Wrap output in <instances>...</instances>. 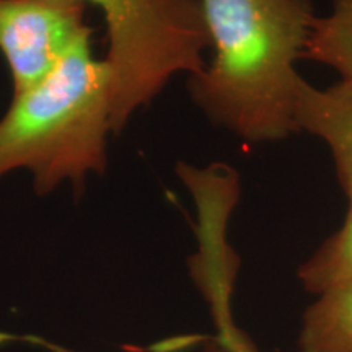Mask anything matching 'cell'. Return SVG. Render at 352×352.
I'll use <instances>...</instances> for the list:
<instances>
[{
	"instance_id": "obj_1",
	"label": "cell",
	"mask_w": 352,
	"mask_h": 352,
	"mask_svg": "<svg viewBox=\"0 0 352 352\" xmlns=\"http://www.w3.org/2000/svg\"><path fill=\"white\" fill-rule=\"evenodd\" d=\"M214 56L188 90L196 107L246 144L298 132L297 91L316 20L311 0H201Z\"/></svg>"
},
{
	"instance_id": "obj_2",
	"label": "cell",
	"mask_w": 352,
	"mask_h": 352,
	"mask_svg": "<svg viewBox=\"0 0 352 352\" xmlns=\"http://www.w3.org/2000/svg\"><path fill=\"white\" fill-rule=\"evenodd\" d=\"M111 134V69L91 52V34L72 46L41 83L12 98L0 120V178L25 168L38 195L72 183L82 192L103 175Z\"/></svg>"
},
{
	"instance_id": "obj_3",
	"label": "cell",
	"mask_w": 352,
	"mask_h": 352,
	"mask_svg": "<svg viewBox=\"0 0 352 352\" xmlns=\"http://www.w3.org/2000/svg\"><path fill=\"white\" fill-rule=\"evenodd\" d=\"M103 13L111 69V134L178 74L204 69L210 34L201 0H82Z\"/></svg>"
},
{
	"instance_id": "obj_4",
	"label": "cell",
	"mask_w": 352,
	"mask_h": 352,
	"mask_svg": "<svg viewBox=\"0 0 352 352\" xmlns=\"http://www.w3.org/2000/svg\"><path fill=\"white\" fill-rule=\"evenodd\" d=\"M82 0H0V51L12 77V98L41 83L83 36Z\"/></svg>"
},
{
	"instance_id": "obj_5",
	"label": "cell",
	"mask_w": 352,
	"mask_h": 352,
	"mask_svg": "<svg viewBox=\"0 0 352 352\" xmlns=\"http://www.w3.org/2000/svg\"><path fill=\"white\" fill-rule=\"evenodd\" d=\"M298 131L316 135L331 151L338 182L352 197V82L316 88L303 78L297 91Z\"/></svg>"
},
{
	"instance_id": "obj_6",
	"label": "cell",
	"mask_w": 352,
	"mask_h": 352,
	"mask_svg": "<svg viewBox=\"0 0 352 352\" xmlns=\"http://www.w3.org/2000/svg\"><path fill=\"white\" fill-rule=\"evenodd\" d=\"M318 296L303 315L300 352H352V280Z\"/></svg>"
},
{
	"instance_id": "obj_7",
	"label": "cell",
	"mask_w": 352,
	"mask_h": 352,
	"mask_svg": "<svg viewBox=\"0 0 352 352\" xmlns=\"http://www.w3.org/2000/svg\"><path fill=\"white\" fill-rule=\"evenodd\" d=\"M303 59L328 65L352 82V0H331L328 15L316 16Z\"/></svg>"
},
{
	"instance_id": "obj_8",
	"label": "cell",
	"mask_w": 352,
	"mask_h": 352,
	"mask_svg": "<svg viewBox=\"0 0 352 352\" xmlns=\"http://www.w3.org/2000/svg\"><path fill=\"white\" fill-rule=\"evenodd\" d=\"M340 230L333 233L298 267V279L308 292L318 294L352 280V197Z\"/></svg>"
},
{
	"instance_id": "obj_9",
	"label": "cell",
	"mask_w": 352,
	"mask_h": 352,
	"mask_svg": "<svg viewBox=\"0 0 352 352\" xmlns=\"http://www.w3.org/2000/svg\"><path fill=\"white\" fill-rule=\"evenodd\" d=\"M217 329V340L226 344L228 352H258L253 342L250 341V338L241 329H239V327L233 323V320L228 321V323L219 324Z\"/></svg>"
},
{
	"instance_id": "obj_10",
	"label": "cell",
	"mask_w": 352,
	"mask_h": 352,
	"mask_svg": "<svg viewBox=\"0 0 352 352\" xmlns=\"http://www.w3.org/2000/svg\"><path fill=\"white\" fill-rule=\"evenodd\" d=\"M204 352H228V349H227L226 344H223L222 341L215 338V340H212L208 346H206Z\"/></svg>"
}]
</instances>
